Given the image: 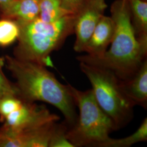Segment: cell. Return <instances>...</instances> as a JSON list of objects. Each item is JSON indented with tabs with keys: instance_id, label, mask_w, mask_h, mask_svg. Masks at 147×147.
<instances>
[{
	"instance_id": "1",
	"label": "cell",
	"mask_w": 147,
	"mask_h": 147,
	"mask_svg": "<svg viewBox=\"0 0 147 147\" xmlns=\"http://www.w3.org/2000/svg\"><path fill=\"white\" fill-rule=\"evenodd\" d=\"M6 68L16 80L18 95L31 102L42 101L55 107L64 117L68 128L76 123L78 114L68 85L61 83L47 67L6 55Z\"/></svg>"
},
{
	"instance_id": "2",
	"label": "cell",
	"mask_w": 147,
	"mask_h": 147,
	"mask_svg": "<svg viewBox=\"0 0 147 147\" xmlns=\"http://www.w3.org/2000/svg\"><path fill=\"white\" fill-rule=\"evenodd\" d=\"M110 11L115 29L110 49L101 57H93L86 54L76 59L106 69L120 81H125L131 78L147 59V45L137 38L128 0H116Z\"/></svg>"
},
{
	"instance_id": "3",
	"label": "cell",
	"mask_w": 147,
	"mask_h": 147,
	"mask_svg": "<svg viewBox=\"0 0 147 147\" xmlns=\"http://www.w3.org/2000/svg\"><path fill=\"white\" fill-rule=\"evenodd\" d=\"M75 19V14H70L52 22H44L39 18L28 22L16 21L20 33L14 57L53 67L50 54L58 50L73 34Z\"/></svg>"
},
{
	"instance_id": "4",
	"label": "cell",
	"mask_w": 147,
	"mask_h": 147,
	"mask_svg": "<svg viewBox=\"0 0 147 147\" xmlns=\"http://www.w3.org/2000/svg\"><path fill=\"white\" fill-rule=\"evenodd\" d=\"M68 85L79 111L76 123L67 131L69 141L74 147H107L111 133L116 130L113 121L98 105L92 89L82 91Z\"/></svg>"
},
{
	"instance_id": "5",
	"label": "cell",
	"mask_w": 147,
	"mask_h": 147,
	"mask_svg": "<svg viewBox=\"0 0 147 147\" xmlns=\"http://www.w3.org/2000/svg\"><path fill=\"white\" fill-rule=\"evenodd\" d=\"M79 67L91 84L97 103L113 121L116 130L126 126L133 118L134 106L121 90L120 80L106 69L81 62Z\"/></svg>"
},
{
	"instance_id": "6",
	"label": "cell",
	"mask_w": 147,
	"mask_h": 147,
	"mask_svg": "<svg viewBox=\"0 0 147 147\" xmlns=\"http://www.w3.org/2000/svg\"><path fill=\"white\" fill-rule=\"evenodd\" d=\"M60 117L51 113L44 105L22 100L20 105L1 121L2 128L19 131L42 126L50 122L58 121Z\"/></svg>"
},
{
	"instance_id": "7",
	"label": "cell",
	"mask_w": 147,
	"mask_h": 147,
	"mask_svg": "<svg viewBox=\"0 0 147 147\" xmlns=\"http://www.w3.org/2000/svg\"><path fill=\"white\" fill-rule=\"evenodd\" d=\"M107 8L105 0H86L75 14L74 33L76 39L74 50L76 52H84L87 43Z\"/></svg>"
},
{
	"instance_id": "8",
	"label": "cell",
	"mask_w": 147,
	"mask_h": 147,
	"mask_svg": "<svg viewBox=\"0 0 147 147\" xmlns=\"http://www.w3.org/2000/svg\"><path fill=\"white\" fill-rule=\"evenodd\" d=\"M57 122L19 131L0 127V147H49Z\"/></svg>"
},
{
	"instance_id": "9",
	"label": "cell",
	"mask_w": 147,
	"mask_h": 147,
	"mask_svg": "<svg viewBox=\"0 0 147 147\" xmlns=\"http://www.w3.org/2000/svg\"><path fill=\"white\" fill-rule=\"evenodd\" d=\"M115 29V23L111 16H103L87 43L84 52L93 57L102 56L112 40Z\"/></svg>"
},
{
	"instance_id": "10",
	"label": "cell",
	"mask_w": 147,
	"mask_h": 147,
	"mask_svg": "<svg viewBox=\"0 0 147 147\" xmlns=\"http://www.w3.org/2000/svg\"><path fill=\"white\" fill-rule=\"evenodd\" d=\"M121 89L134 106L147 107V59L131 78L120 81Z\"/></svg>"
},
{
	"instance_id": "11",
	"label": "cell",
	"mask_w": 147,
	"mask_h": 147,
	"mask_svg": "<svg viewBox=\"0 0 147 147\" xmlns=\"http://www.w3.org/2000/svg\"><path fill=\"white\" fill-rule=\"evenodd\" d=\"M0 13L2 18L18 22L32 21L39 18V0H11Z\"/></svg>"
},
{
	"instance_id": "12",
	"label": "cell",
	"mask_w": 147,
	"mask_h": 147,
	"mask_svg": "<svg viewBox=\"0 0 147 147\" xmlns=\"http://www.w3.org/2000/svg\"><path fill=\"white\" fill-rule=\"evenodd\" d=\"M133 22H132L137 39L147 45V0H128Z\"/></svg>"
},
{
	"instance_id": "13",
	"label": "cell",
	"mask_w": 147,
	"mask_h": 147,
	"mask_svg": "<svg viewBox=\"0 0 147 147\" xmlns=\"http://www.w3.org/2000/svg\"><path fill=\"white\" fill-rule=\"evenodd\" d=\"M70 14L62 7L61 0H39V18L42 21L52 22Z\"/></svg>"
},
{
	"instance_id": "14",
	"label": "cell",
	"mask_w": 147,
	"mask_h": 147,
	"mask_svg": "<svg viewBox=\"0 0 147 147\" xmlns=\"http://www.w3.org/2000/svg\"><path fill=\"white\" fill-rule=\"evenodd\" d=\"M147 140V118H146L132 134L122 138H111L107 147H129L138 142H145Z\"/></svg>"
},
{
	"instance_id": "15",
	"label": "cell",
	"mask_w": 147,
	"mask_h": 147,
	"mask_svg": "<svg viewBox=\"0 0 147 147\" xmlns=\"http://www.w3.org/2000/svg\"><path fill=\"white\" fill-rule=\"evenodd\" d=\"M20 33L18 24L14 20L2 18L0 20V46L5 47L13 44Z\"/></svg>"
},
{
	"instance_id": "16",
	"label": "cell",
	"mask_w": 147,
	"mask_h": 147,
	"mask_svg": "<svg viewBox=\"0 0 147 147\" xmlns=\"http://www.w3.org/2000/svg\"><path fill=\"white\" fill-rule=\"evenodd\" d=\"M68 127L64 123L56 124L49 147H74L67 137Z\"/></svg>"
},
{
	"instance_id": "17",
	"label": "cell",
	"mask_w": 147,
	"mask_h": 147,
	"mask_svg": "<svg viewBox=\"0 0 147 147\" xmlns=\"http://www.w3.org/2000/svg\"><path fill=\"white\" fill-rule=\"evenodd\" d=\"M3 64L4 58H0V100L9 96H19L14 83H12L7 79L2 71Z\"/></svg>"
},
{
	"instance_id": "18",
	"label": "cell",
	"mask_w": 147,
	"mask_h": 147,
	"mask_svg": "<svg viewBox=\"0 0 147 147\" xmlns=\"http://www.w3.org/2000/svg\"><path fill=\"white\" fill-rule=\"evenodd\" d=\"M86 0H61L63 8L71 14H76Z\"/></svg>"
},
{
	"instance_id": "19",
	"label": "cell",
	"mask_w": 147,
	"mask_h": 147,
	"mask_svg": "<svg viewBox=\"0 0 147 147\" xmlns=\"http://www.w3.org/2000/svg\"><path fill=\"white\" fill-rule=\"evenodd\" d=\"M11 0H0V12L3 11Z\"/></svg>"
}]
</instances>
